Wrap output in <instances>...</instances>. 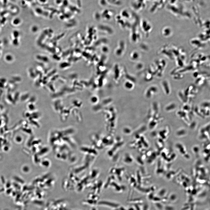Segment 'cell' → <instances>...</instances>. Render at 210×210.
<instances>
[{"label": "cell", "instance_id": "1", "mask_svg": "<svg viewBox=\"0 0 210 210\" xmlns=\"http://www.w3.org/2000/svg\"><path fill=\"white\" fill-rule=\"evenodd\" d=\"M4 59L6 61L8 62H11L13 60V56L10 54H6Z\"/></svg>", "mask_w": 210, "mask_h": 210}]
</instances>
